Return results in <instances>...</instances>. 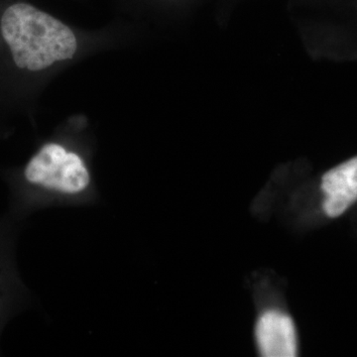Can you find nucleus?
<instances>
[{
	"instance_id": "f257e3e1",
	"label": "nucleus",
	"mask_w": 357,
	"mask_h": 357,
	"mask_svg": "<svg viewBox=\"0 0 357 357\" xmlns=\"http://www.w3.org/2000/svg\"><path fill=\"white\" fill-rule=\"evenodd\" d=\"M141 32L126 27L86 30L31 3L0 4V128L15 119L36 126L40 100L60 75L107 52L135 45Z\"/></svg>"
},
{
	"instance_id": "f03ea898",
	"label": "nucleus",
	"mask_w": 357,
	"mask_h": 357,
	"mask_svg": "<svg viewBox=\"0 0 357 357\" xmlns=\"http://www.w3.org/2000/svg\"><path fill=\"white\" fill-rule=\"evenodd\" d=\"M96 151L95 130L86 114L60 122L21 165L0 170L9 190V217L17 222L44 208L95 204L100 198Z\"/></svg>"
},
{
	"instance_id": "7ed1b4c3",
	"label": "nucleus",
	"mask_w": 357,
	"mask_h": 357,
	"mask_svg": "<svg viewBox=\"0 0 357 357\" xmlns=\"http://www.w3.org/2000/svg\"><path fill=\"white\" fill-rule=\"evenodd\" d=\"M15 220L0 218V337L4 328L30 301L15 259Z\"/></svg>"
},
{
	"instance_id": "20e7f679",
	"label": "nucleus",
	"mask_w": 357,
	"mask_h": 357,
	"mask_svg": "<svg viewBox=\"0 0 357 357\" xmlns=\"http://www.w3.org/2000/svg\"><path fill=\"white\" fill-rule=\"evenodd\" d=\"M258 349L263 356H297V333L293 319L279 311H267L260 316L255 326Z\"/></svg>"
}]
</instances>
